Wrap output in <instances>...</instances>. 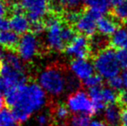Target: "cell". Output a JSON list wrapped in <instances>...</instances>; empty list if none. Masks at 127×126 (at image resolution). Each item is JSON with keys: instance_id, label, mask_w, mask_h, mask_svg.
<instances>
[{"instance_id": "obj_22", "label": "cell", "mask_w": 127, "mask_h": 126, "mask_svg": "<svg viewBox=\"0 0 127 126\" xmlns=\"http://www.w3.org/2000/svg\"><path fill=\"white\" fill-rule=\"evenodd\" d=\"M91 120L89 115L87 114H74L70 118V126H90Z\"/></svg>"}, {"instance_id": "obj_27", "label": "cell", "mask_w": 127, "mask_h": 126, "mask_svg": "<svg viewBox=\"0 0 127 126\" xmlns=\"http://www.w3.org/2000/svg\"><path fill=\"white\" fill-rule=\"evenodd\" d=\"M105 36L102 35V37L100 36H94L93 35L92 40L90 41V44H91V49L93 51H95V49H97L98 51H100L101 49H105Z\"/></svg>"}, {"instance_id": "obj_12", "label": "cell", "mask_w": 127, "mask_h": 126, "mask_svg": "<svg viewBox=\"0 0 127 126\" xmlns=\"http://www.w3.org/2000/svg\"><path fill=\"white\" fill-rule=\"evenodd\" d=\"M10 29L18 34L19 35H22L29 32L31 28L32 23L23 10H18L14 11L13 15L10 18Z\"/></svg>"}, {"instance_id": "obj_36", "label": "cell", "mask_w": 127, "mask_h": 126, "mask_svg": "<svg viewBox=\"0 0 127 126\" xmlns=\"http://www.w3.org/2000/svg\"><path fill=\"white\" fill-rule=\"evenodd\" d=\"M7 12V5L4 0H0V18L5 17Z\"/></svg>"}, {"instance_id": "obj_26", "label": "cell", "mask_w": 127, "mask_h": 126, "mask_svg": "<svg viewBox=\"0 0 127 126\" xmlns=\"http://www.w3.org/2000/svg\"><path fill=\"white\" fill-rule=\"evenodd\" d=\"M80 87V79L74 75H67V91L71 93L79 90Z\"/></svg>"}, {"instance_id": "obj_21", "label": "cell", "mask_w": 127, "mask_h": 126, "mask_svg": "<svg viewBox=\"0 0 127 126\" xmlns=\"http://www.w3.org/2000/svg\"><path fill=\"white\" fill-rule=\"evenodd\" d=\"M53 1L57 7L67 10H77L82 3V0H53Z\"/></svg>"}, {"instance_id": "obj_45", "label": "cell", "mask_w": 127, "mask_h": 126, "mask_svg": "<svg viewBox=\"0 0 127 126\" xmlns=\"http://www.w3.org/2000/svg\"><path fill=\"white\" fill-rule=\"evenodd\" d=\"M126 24H127V21H126Z\"/></svg>"}, {"instance_id": "obj_10", "label": "cell", "mask_w": 127, "mask_h": 126, "mask_svg": "<svg viewBox=\"0 0 127 126\" xmlns=\"http://www.w3.org/2000/svg\"><path fill=\"white\" fill-rule=\"evenodd\" d=\"M99 16L91 9L80 13L74 24L75 29L86 36H93L97 30V21Z\"/></svg>"}, {"instance_id": "obj_33", "label": "cell", "mask_w": 127, "mask_h": 126, "mask_svg": "<svg viewBox=\"0 0 127 126\" xmlns=\"http://www.w3.org/2000/svg\"><path fill=\"white\" fill-rule=\"evenodd\" d=\"M36 121L40 126H46L49 123V116L45 112H42L37 115Z\"/></svg>"}, {"instance_id": "obj_20", "label": "cell", "mask_w": 127, "mask_h": 126, "mask_svg": "<svg viewBox=\"0 0 127 126\" xmlns=\"http://www.w3.org/2000/svg\"><path fill=\"white\" fill-rule=\"evenodd\" d=\"M102 98L105 104H114L119 99V95L117 94L116 90L112 88L111 86L102 87Z\"/></svg>"}, {"instance_id": "obj_15", "label": "cell", "mask_w": 127, "mask_h": 126, "mask_svg": "<svg viewBox=\"0 0 127 126\" xmlns=\"http://www.w3.org/2000/svg\"><path fill=\"white\" fill-rule=\"evenodd\" d=\"M19 42V35L12 29L0 31V46L4 49H12L17 47Z\"/></svg>"}, {"instance_id": "obj_11", "label": "cell", "mask_w": 127, "mask_h": 126, "mask_svg": "<svg viewBox=\"0 0 127 126\" xmlns=\"http://www.w3.org/2000/svg\"><path fill=\"white\" fill-rule=\"evenodd\" d=\"M69 69L73 75L82 81L94 74L95 71L94 63L86 58L74 59L69 64Z\"/></svg>"}, {"instance_id": "obj_43", "label": "cell", "mask_w": 127, "mask_h": 126, "mask_svg": "<svg viewBox=\"0 0 127 126\" xmlns=\"http://www.w3.org/2000/svg\"><path fill=\"white\" fill-rule=\"evenodd\" d=\"M125 0H109V3L112 6H117L119 3H121L122 2H124Z\"/></svg>"}, {"instance_id": "obj_2", "label": "cell", "mask_w": 127, "mask_h": 126, "mask_svg": "<svg viewBox=\"0 0 127 126\" xmlns=\"http://www.w3.org/2000/svg\"><path fill=\"white\" fill-rule=\"evenodd\" d=\"M0 76L5 80L9 90L27 83V74L24 61L18 54L13 53L7 54L0 64Z\"/></svg>"}, {"instance_id": "obj_1", "label": "cell", "mask_w": 127, "mask_h": 126, "mask_svg": "<svg viewBox=\"0 0 127 126\" xmlns=\"http://www.w3.org/2000/svg\"><path fill=\"white\" fill-rule=\"evenodd\" d=\"M4 96L17 123L28 121L32 114L42 110L47 103V93L38 83H24L12 87Z\"/></svg>"}, {"instance_id": "obj_3", "label": "cell", "mask_w": 127, "mask_h": 126, "mask_svg": "<svg viewBox=\"0 0 127 126\" xmlns=\"http://www.w3.org/2000/svg\"><path fill=\"white\" fill-rule=\"evenodd\" d=\"M37 82L48 95L58 97L67 91V75L56 67H49L41 71Z\"/></svg>"}, {"instance_id": "obj_7", "label": "cell", "mask_w": 127, "mask_h": 126, "mask_svg": "<svg viewBox=\"0 0 127 126\" xmlns=\"http://www.w3.org/2000/svg\"><path fill=\"white\" fill-rule=\"evenodd\" d=\"M19 5L31 23L42 21L50 10L49 0H20Z\"/></svg>"}, {"instance_id": "obj_17", "label": "cell", "mask_w": 127, "mask_h": 126, "mask_svg": "<svg viewBox=\"0 0 127 126\" xmlns=\"http://www.w3.org/2000/svg\"><path fill=\"white\" fill-rule=\"evenodd\" d=\"M82 3H85L88 9L95 11L99 17L107 13L111 5L109 0H82Z\"/></svg>"}, {"instance_id": "obj_30", "label": "cell", "mask_w": 127, "mask_h": 126, "mask_svg": "<svg viewBox=\"0 0 127 126\" xmlns=\"http://www.w3.org/2000/svg\"><path fill=\"white\" fill-rule=\"evenodd\" d=\"M108 80V85L109 86H111L112 88H113L116 91H119V90H122L124 88L123 86V80L121 76H114V77L111 78V79H107Z\"/></svg>"}, {"instance_id": "obj_14", "label": "cell", "mask_w": 127, "mask_h": 126, "mask_svg": "<svg viewBox=\"0 0 127 126\" xmlns=\"http://www.w3.org/2000/svg\"><path fill=\"white\" fill-rule=\"evenodd\" d=\"M121 114L122 111L116 103L108 104L104 109V118L109 126H118L120 125Z\"/></svg>"}, {"instance_id": "obj_35", "label": "cell", "mask_w": 127, "mask_h": 126, "mask_svg": "<svg viewBox=\"0 0 127 126\" xmlns=\"http://www.w3.org/2000/svg\"><path fill=\"white\" fill-rule=\"evenodd\" d=\"M9 90V87L7 86L6 82L5 80L3 79L2 76H0V93H3V94H5V93L8 92Z\"/></svg>"}, {"instance_id": "obj_37", "label": "cell", "mask_w": 127, "mask_h": 126, "mask_svg": "<svg viewBox=\"0 0 127 126\" xmlns=\"http://www.w3.org/2000/svg\"><path fill=\"white\" fill-rule=\"evenodd\" d=\"M119 101L121 104L125 106H127V91H124L119 94Z\"/></svg>"}, {"instance_id": "obj_19", "label": "cell", "mask_w": 127, "mask_h": 126, "mask_svg": "<svg viewBox=\"0 0 127 126\" xmlns=\"http://www.w3.org/2000/svg\"><path fill=\"white\" fill-rule=\"evenodd\" d=\"M13 111L9 108L0 109V126H17Z\"/></svg>"}, {"instance_id": "obj_9", "label": "cell", "mask_w": 127, "mask_h": 126, "mask_svg": "<svg viewBox=\"0 0 127 126\" xmlns=\"http://www.w3.org/2000/svg\"><path fill=\"white\" fill-rule=\"evenodd\" d=\"M65 53L69 57L74 59L87 58L90 54L91 44L87 36L84 35H77L65 47Z\"/></svg>"}, {"instance_id": "obj_24", "label": "cell", "mask_w": 127, "mask_h": 126, "mask_svg": "<svg viewBox=\"0 0 127 126\" xmlns=\"http://www.w3.org/2000/svg\"><path fill=\"white\" fill-rule=\"evenodd\" d=\"M69 110L67 105L64 104H58L55 106V110H54V116H55V119L58 120L59 122H63L68 118L69 115Z\"/></svg>"}, {"instance_id": "obj_41", "label": "cell", "mask_w": 127, "mask_h": 126, "mask_svg": "<svg viewBox=\"0 0 127 126\" xmlns=\"http://www.w3.org/2000/svg\"><path fill=\"white\" fill-rule=\"evenodd\" d=\"M6 55H7V54H6V51H5L4 48L0 46V61H3Z\"/></svg>"}, {"instance_id": "obj_39", "label": "cell", "mask_w": 127, "mask_h": 126, "mask_svg": "<svg viewBox=\"0 0 127 126\" xmlns=\"http://www.w3.org/2000/svg\"><path fill=\"white\" fill-rule=\"evenodd\" d=\"M90 126H108V125H107L105 121H102V120L99 119H94L92 120Z\"/></svg>"}, {"instance_id": "obj_32", "label": "cell", "mask_w": 127, "mask_h": 126, "mask_svg": "<svg viewBox=\"0 0 127 126\" xmlns=\"http://www.w3.org/2000/svg\"><path fill=\"white\" fill-rule=\"evenodd\" d=\"M80 13H79L76 10H67L65 14V19L66 21H67L70 24H75V22L78 19Z\"/></svg>"}, {"instance_id": "obj_34", "label": "cell", "mask_w": 127, "mask_h": 126, "mask_svg": "<svg viewBox=\"0 0 127 126\" xmlns=\"http://www.w3.org/2000/svg\"><path fill=\"white\" fill-rule=\"evenodd\" d=\"M10 29V20H8L5 17L0 18V31L7 30V29Z\"/></svg>"}, {"instance_id": "obj_8", "label": "cell", "mask_w": 127, "mask_h": 126, "mask_svg": "<svg viewBox=\"0 0 127 126\" xmlns=\"http://www.w3.org/2000/svg\"><path fill=\"white\" fill-rule=\"evenodd\" d=\"M40 42L35 33H27L22 35L17 45V52L24 61H32L38 54Z\"/></svg>"}, {"instance_id": "obj_31", "label": "cell", "mask_w": 127, "mask_h": 126, "mask_svg": "<svg viewBox=\"0 0 127 126\" xmlns=\"http://www.w3.org/2000/svg\"><path fill=\"white\" fill-rule=\"evenodd\" d=\"M31 28L33 33H35L36 35H42L43 32L46 30V24H43L42 21H36V22H33L31 24Z\"/></svg>"}, {"instance_id": "obj_25", "label": "cell", "mask_w": 127, "mask_h": 126, "mask_svg": "<svg viewBox=\"0 0 127 126\" xmlns=\"http://www.w3.org/2000/svg\"><path fill=\"white\" fill-rule=\"evenodd\" d=\"M102 80H103V78L101 77L99 74H92L91 76H89L87 79H86L85 80H83V85L87 88L90 89V88L94 87H98V86H101Z\"/></svg>"}, {"instance_id": "obj_44", "label": "cell", "mask_w": 127, "mask_h": 126, "mask_svg": "<svg viewBox=\"0 0 127 126\" xmlns=\"http://www.w3.org/2000/svg\"><path fill=\"white\" fill-rule=\"evenodd\" d=\"M57 126H70V125H67V124H66V123H62V122H61Z\"/></svg>"}, {"instance_id": "obj_5", "label": "cell", "mask_w": 127, "mask_h": 126, "mask_svg": "<svg viewBox=\"0 0 127 126\" xmlns=\"http://www.w3.org/2000/svg\"><path fill=\"white\" fill-rule=\"evenodd\" d=\"M64 24L59 17H51L46 23L45 40L48 47L54 51H62L65 49L67 44L62 37Z\"/></svg>"}, {"instance_id": "obj_13", "label": "cell", "mask_w": 127, "mask_h": 126, "mask_svg": "<svg viewBox=\"0 0 127 126\" xmlns=\"http://www.w3.org/2000/svg\"><path fill=\"white\" fill-rule=\"evenodd\" d=\"M119 29L118 23L113 17L102 16L97 21V30L100 35L106 37L112 36L116 30Z\"/></svg>"}, {"instance_id": "obj_16", "label": "cell", "mask_w": 127, "mask_h": 126, "mask_svg": "<svg viewBox=\"0 0 127 126\" xmlns=\"http://www.w3.org/2000/svg\"><path fill=\"white\" fill-rule=\"evenodd\" d=\"M111 44L116 49L127 50V28H119L112 35Z\"/></svg>"}, {"instance_id": "obj_23", "label": "cell", "mask_w": 127, "mask_h": 126, "mask_svg": "<svg viewBox=\"0 0 127 126\" xmlns=\"http://www.w3.org/2000/svg\"><path fill=\"white\" fill-rule=\"evenodd\" d=\"M112 13L117 20L120 22L127 21V0H125L117 6H114Z\"/></svg>"}, {"instance_id": "obj_6", "label": "cell", "mask_w": 127, "mask_h": 126, "mask_svg": "<svg viewBox=\"0 0 127 126\" xmlns=\"http://www.w3.org/2000/svg\"><path fill=\"white\" fill-rule=\"evenodd\" d=\"M66 105L74 114H87L90 116L95 113L89 93L82 90L71 93L67 99Z\"/></svg>"}, {"instance_id": "obj_42", "label": "cell", "mask_w": 127, "mask_h": 126, "mask_svg": "<svg viewBox=\"0 0 127 126\" xmlns=\"http://www.w3.org/2000/svg\"><path fill=\"white\" fill-rule=\"evenodd\" d=\"M5 103H6V101H5L4 94H3V93H0V109H2V108L3 107V105H4Z\"/></svg>"}, {"instance_id": "obj_38", "label": "cell", "mask_w": 127, "mask_h": 126, "mask_svg": "<svg viewBox=\"0 0 127 126\" xmlns=\"http://www.w3.org/2000/svg\"><path fill=\"white\" fill-rule=\"evenodd\" d=\"M120 125L121 126H127V108H126V109H124L122 111Z\"/></svg>"}, {"instance_id": "obj_40", "label": "cell", "mask_w": 127, "mask_h": 126, "mask_svg": "<svg viewBox=\"0 0 127 126\" xmlns=\"http://www.w3.org/2000/svg\"><path fill=\"white\" fill-rule=\"evenodd\" d=\"M121 78H122L123 80V86H124V90L127 91V69L124 70L123 73L121 74Z\"/></svg>"}, {"instance_id": "obj_4", "label": "cell", "mask_w": 127, "mask_h": 126, "mask_svg": "<svg viewBox=\"0 0 127 126\" xmlns=\"http://www.w3.org/2000/svg\"><path fill=\"white\" fill-rule=\"evenodd\" d=\"M94 65L96 73L106 79L119 75L120 70L116 52L111 48H105L97 53L94 60Z\"/></svg>"}, {"instance_id": "obj_18", "label": "cell", "mask_w": 127, "mask_h": 126, "mask_svg": "<svg viewBox=\"0 0 127 126\" xmlns=\"http://www.w3.org/2000/svg\"><path fill=\"white\" fill-rule=\"evenodd\" d=\"M89 96L94 104V111L96 113H99L101 111H104V109L105 108V103L104 102L103 98H102V87H94L89 89Z\"/></svg>"}, {"instance_id": "obj_28", "label": "cell", "mask_w": 127, "mask_h": 126, "mask_svg": "<svg viewBox=\"0 0 127 126\" xmlns=\"http://www.w3.org/2000/svg\"><path fill=\"white\" fill-rule=\"evenodd\" d=\"M116 57L121 69H127V50L126 49H119L116 52Z\"/></svg>"}, {"instance_id": "obj_29", "label": "cell", "mask_w": 127, "mask_h": 126, "mask_svg": "<svg viewBox=\"0 0 127 126\" xmlns=\"http://www.w3.org/2000/svg\"><path fill=\"white\" fill-rule=\"evenodd\" d=\"M75 35H76L75 32H74V29L72 27L64 24L63 29H62V37H63V40L66 44L69 43L74 38Z\"/></svg>"}]
</instances>
